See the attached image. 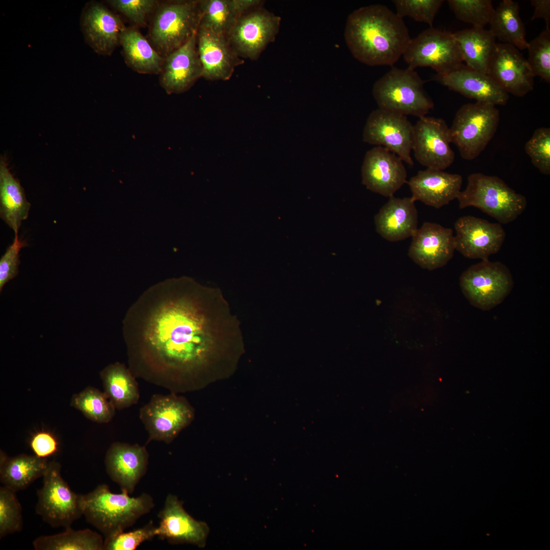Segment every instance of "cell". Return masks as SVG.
Listing matches in <instances>:
<instances>
[{
	"label": "cell",
	"instance_id": "7bdbcfd3",
	"mask_svg": "<svg viewBox=\"0 0 550 550\" xmlns=\"http://www.w3.org/2000/svg\"><path fill=\"white\" fill-rule=\"evenodd\" d=\"M26 245L25 241L15 234L13 243L7 249L0 259V291L9 281L14 279L18 273L20 263L19 253L20 250Z\"/></svg>",
	"mask_w": 550,
	"mask_h": 550
},
{
	"label": "cell",
	"instance_id": "5bb4252c",
	"mask_svg": "<svg viewBox=\"0 0 550 550\" xmlns=\"http://www.w3.org/2000/svg\"><path fill=\"white\" fill-rule=\"evenodd\" d=\"M450 130L441 118L423 116L414 125L412 150L416 159L427 168L444 170L454 162Z\"/></svg>",
	"mask_w": 550,
	"mask_h": 550
},
{
	"label": "cell",
	"instance_id": "f6af8a7d",
	"mask_svg": "<svg viewBox=\"0 0 550 550\" xmlns=\"http://www.w3.org/2000/svg\"><path fill=\"white\" fill-rule=\"evenodd\" d=\"M532 6L534 7V13L531 20L541 18L545 22V28L549 29L550 23V1L549 0H532Z\"/></svg>",
	"mask_w": 550,
	"mask_h": 550
},
{
	"label": "cell",
	"instance_id": "f546056e",
	"mask_svg": "<svg viewBox=\"0 0 550 550\" xmlns=\"http://www.w3.org/2000/svg\"><path fill=\"white\" fill-rule=\"evenodd\" d=\"M453 34L465 65L487 74L497 44L489 30L473 27Z\"/></svg>",
	"mask_w": 550,
	"mask_h": 550
},
{
	"label": "cell",
	"instance_id": "484cf974",
	"mask_svg": "<svg viewBox=\"0 0 550 550\" xmlns=\"http://www.w3.org/2000/svg\"><path fill=\"white\" fill-rule=\"evenodd\" d=\"M415 202L411 197H390L375 216L377 232L392 242L412 237L418 229V212Z\"/></svg>",
	"mask_w": 550,
	"mask_h": 550
},
{
	"label": "cell",
	"instance_id": "2e32d148",
	"mask_svg": "<svg viewBox=\"0 0 550 550\" xmlns=\"http://www.w3.org/2000/svg\"><path fill=\"white\" fill-rule=\"evenodd\" d=\"M159 524L156 535L172 544L189 543L204 547L209 528L207 523L193 518L174 494H169L163 508L158 514Z\"/></svg>",
	"mask_w": 550,
	"mask_h": 550
},
{
	"label": "cell",
	"instance_id": "5b68a950",
	"mask_svg": "<svg viewBox=\"0 0 550 550\" xmlns=\"http://www.w3.org/2000/svg\"><path fill=\"white\" fill-rule=\"evenodd\" d=\"M459 207H475L496 218L500 224H509L525 210L527 201L497 176L480 173L470 174L465 189L457 198Z\"/></svg>",
	"mask_w": 550,
	"mask_h": 550
},
{
	"label": "cell",
	"instance_id": "836d02e7",
	"mask_svg": "<svg viewBox=\"0 0 550 550\" xmlns=\"http://www.w3.org/2000/svg\"><path fill=\"white\" fill-rule=\"evenodd\" d=\"M33 545L36 550H103L104 540L90 529L69 527L60 533L38 537Z\"/></svg>",
	"mask_w": 550,
	"mask_h": 550
},
{
	"label": "cell",
	"instance_id": "8d00e7d4",
	"mask_svg": "<svg viewBox=\"0 0 550 550\" xmlns=\"http://www.w3.org/2000/svg\"><path fill=\"white\" fill-rule=\"evenodd\" d=\"M22 507L16 492L3 486L0 487V538L21 531Z\"/></svg>",
	"mask_w": 550,
	"mask_h": 550
},
{
	"label": "cell",
	"instance_id": "6da1fadb",
	"mask_svg": "<svg viewBox=\"0 0 550 550\" xmlns=\"http://www.w3.org/2000/svg\"><path fill=\"white\" fill-rule=\"evenodd\" d=\"M123 334L132 366L165 376L204 370L243 344L222 294L187 278L145 291L126 312Z\"/></svg>",
	"mask_w": 550,
	"mask_h": 550
},
{
	"label": "cell",
	"instance_id": "9a60e30c",
	"mask_svg": "<svg viewBox=\"0 0 550 550\" xmlns=\"http://www.w3.org/2000/svg\"><path fill=\"white\" fill-rule=\"evenodd\" d=\"M454 228L455 250L471 259L488 260L500 251L506 236L500 224L471 215L459 218Z\"/></svg>",
	"mask_w": 550,
	"mask_h": 550
},
{
	"label": "cell",
	"instance_id": "44dd1931",
	"mask_svg": "<svg viewBox=\"0 0 550 550\" xmlns=\"http://www.w3.org/2000/svg\"><path fill=\"white\" fill-rule=\"evenodd\" d=\"M432 80L477 102L504 105L509 94L487 74L463 64L446 73H436Z\"/></svg>",
	"mask_w": 550,
	"mask_h": 550
},
{
	"label": "cell",
	"instance_id": "cb8c5ba5",
	"mask_svg": "<svg viewBox=\"0 0 550 550\" xmlns=\"http://www.w3.org/2000/svg\"><path fill=\"white\" fill-rule=\"evenodd\" d=\"M197 43L202 77L206 80H229L235 68L244 63L225 36L199 26Z\"/></svg>",
	"mask_w": 550,
	"mask_h": 550
},
{
	"label": "cell",
	"instance_id": "277c9868",
	"mask_svg": "<svg viewBox=\"0 0 550 550\" xmlns=\"http://www.w3.org/2000/svg\"><path fill=\"white\" fill-rule=\"evenodd\" d=\"M200 19L198 1L160 2L151 16L148 40L165 58L197 32Z\"/></svg>",
	"mask_w": 550,
	"mask_h": 550
},
{
	"label": "cell",
	"instance_id": "d6a6232c",
	"mask_svg": "<svg viewBox=\"0 0 550 550\" xmlns=\"http://www.w3.org/2000/svg\"><path fill=\"white\" fill-rule=\"evenodd\" d=\"M104 393L116 409L121 410L138 403L140 393L138 383L123 364L116 362L100 373Z\"/></svg>",
	"mask_w": 550,
	"mask_h": 550
},
{
	"label": "cell",
	"instance_id": "8992f818",
	"mask_svg": "<svg viewBox=\"0 0 550 550\" xmlns=\"http://www.w3.org/2000/svg\"><path fill=\"white\" fill-rule=\"evenodd\" d=\"M426 81L409 67H393L374 83L372 94L380 109L421 118L434 106L424 89Z\"/></svg>",
	"mask_w": 550,
	"mask_h": 550
},
{
	"label": "cell",
	"instance_id": "ab89813d",
	"mask_svg": "<svg viewBox=\"0 0 550 550\" xmlns=\"http://www.w3.org/2000/svg\"><path fill=\"white\" fill-rule=\"evenodd\" d=\"M396 14L401 18L409 16L415 20L433 27L435 16L442 6V0H395Z\"/></svg>",
	"mask_w": 550,
	"mask_h": 550
},
{
	"label": "cell",
	"instance_id": "60d3db41",
	"mask_svg": "<svg viewBox=\"0 0 550 550\" xmlns=\"http://www.w3.org/2000/svg\"><path fill=\"white\" fill-rule=\"evenodd\" d=\"M112 7L125 16L136 27H145L160 2L156 0H109Z\"/></svg>",
	"mask_w": 550,
	"mask_h": 550
},
{
	"label": "cell",
	"instance_id": "ffe728a7",
	"mask_svg": "<svg viewBox=\"0 0 550 550\" xmlns=\"http://www.w3.org/2000/svg\"><path fill=\"white\" fill-rule=\"evenodd\" d=\"M80 26L87 43L98 54L110 56L120 45L125 28L120 17L102 4L90 2L80 18Z\"/></svg>",
	"mask_w": 550,
	"mask_h": 550
},
{
	"label": "cell",
	"instance_id": "7a4b0ae2",
	"mask_svg": "<svg viewBox=\"0 0 550 550\" xmlns=\"http://www.w3.org/2000/svg\"><path fill=\"white\" fill-rule=\"evenodd\" d=\"M344 38L354 58L370 66H393L411 40L403 18L382 5L363 7L350 13Z\"/></svg>",
	"mask_w": 550,
	"mask_h": 550
},
{
	"label": "cell",
	"instance_id": "603a6c76",
	"mask_svg": "<svg viewBox=\"0 0 550 550\" xmlns=\"http://www.w3.org/2000/svg\"><path fill=\"white\" fill-rule=\"evenodd\" d=\"M149 454L145 446L116 442L108 449L106 471L122 491L131 494L148 468Z\"/></svg>",
	"mask_w": 550,
	"mask_h": 550
},
{
	"label": "cell",
	"instance_id": "8fae6325",
	"mask_svg": "<svg viewBox=\"0 0 550 550\" xmlns=\"http://www.w3.org/2000/svg\"><path fill=\"white\" fill-rule=\"evenodd\" d=\"M281 18L262 5L254 7L238 18L227 39L240 58L257 60L279 33Z\"/></svg>",
	"mask_w": 550,
	"mask_h": 550
},
{
	"label": "cell",
	"instance_id": "4316f807",
	"mask_svg": "<svg viewBox=\"0 0 550 550\" xmlns=\"http://www.w3.org/2000/svg\"><path fill=\"white\" fill-rule=\"evenodd\" d=\"M199 26L227 37L240 16L263 5L260 0H199Z\"/></svg>",
	"mask_w": 550,
	"mask_h": 550
},
{
	"label": "cell",
	"instance_id": "3957f363",
	"mask_svg": "<svg viewBox=\"0 0 550 550\" xmlns=\"http://www.w3.org/2000/svg\"><path fill=\"white\" fill-rule=\"evenodd\" d=\"M81 506L87 521L106 539L132 526L154 508V503L148 493H143L138 497H131L124 491L115 493L108 485L102 484L81 494Z\"/></svg>",
	"mask_w": 550,
	"mask_h": 550
},
{
	"label": "cell",
	"instance_id": "e0dca14e",
	"mask_svg": "<svg viewBox=\"0 0 550 550\" xmlns=\"http://www.w3.org/2000/svg\"><path fill=\"white\" fill-rule=\"evenodd\" d=\"M487 74L508 94L524 97L534 88V78L527 59L516 47L497 43Z\"/></svg>",
	"mask_w": 550,
	"mask_h": 550
},
{
	"label": "cell",
	"instance_id": "d590c367",
	"mask_svg": "<svg viewBox=\"0 0 550 550\" xmlns=\"http://www.w3.org/2000/svg\"><path fill=\"white\" fill-rule=\"evenodd\" d=\"M448 3L457 19L474 28H484L494 10L490 0H449Z\"/></svg>",
	"mask_w": 550,
	"mask_h": 550
},
{
	"label": "cell",
	"instance_id": "d6986e66",
	"mask_svg": "<svg viewBox=\"0 0 550 550\" xmlns=\"http://www.w3.org/2000/svg\"><path fill=\"white\" fill-rule=\"evenodd\" d=\"M455 250L451 229L425 222L412 236L408 255L423 268L432 270L446 265L453 256Z\"/></svg>",
	"mask_w": 550,
	"mask_h": 550
},
{
	"label": "cell",
	"instance_id": "ac0fdd59",
	"mask_svg": "<svg viewBox=\"0 0 550 550\" xmlns=\"http://www.w3.org/2000/svg\"><path fill=\"white\" fill-rule=\"evenodd\" d=\"M362 183L371 191L391 197L406 182L403 161L385 148L376 146L367 152L362 167Z\"/></svg>",
	"mask_w": 550,
	"mask_h": 550
},
{
	"label": "cell",
	"instance_id": "ee69618b",
	"mask_svg": "<svg viewBox=\"0 0 550 550\" xmlns=\"http://www.w3.org/2000/svg\"><path fill=\"white\" fill-rule=\"evenodd\" d=\"M30 446L35 455L42 458L54 454L58 449V443L55 437L45 431L35 433L31 439Z\"/></svg>",
	"mask_w": 550,
	"mask_h": 550
},
{
	"label": "cell",
	"instance_id": "d4e9b609",
	"mask_svg": "<svg viewBox=\"0 0 550 550\" xmlns=\"http://www.w3.org/2000/svg\"><path fill=\"white\" fill-rule=\"evenodd\" d=\"M462 184L460 175L430 168L419 171L408 182L414 201H420L435 208L457 199Z\"/></svg>",
	"mask_w": 550,
	"mask_h": 550
},
{
	"label": "cell",
	"instance_id": "ba28073f",
	"mask_svg": "<svg viewBox=\"0 0 550 550\" xmlns=\"http://www.w3.org/2000/svg\"><path fill=\"white\" fill-rule=\"evenodd\" d=\"M37 491L36 512L53 528L71 527L82 515L81 496L73 491L61 475V465L49 461Z\"/></svg>",
	"mask_w": 550,
	"mask_h": 550
},
{
	"label": "cell",
	"instance_id": "e575fe53",
	"mask_svg": "<svg viewBox=\"0 0 550 550\" xmlns=\"http://www.w3.org/2000/svg\"><path fill=\"white\" fill-rule=\"evenodd\" d=\"M70 404L89 420L99 423L109 422L115 414L116 408L106 394L93 387L73 395Z\"/></svg>",
	"mask_w": 550,
	"mask_h": 550
},
{
	"label": "cell",
	"instance_id": "1f68e13d",
	"mask_svg": "<svg viewBox=\"0 0 550 550\" xmlns=\"http://www.w3.org/2000/svg\"><path fill=\"white\" fill-rule=\"evenodd\" d=\"M490 30L494 37L503 43L518 49L527 48L525 25L519 15V6L512 0L501 2L492 13Z\"/></svg>",
	"mask_w": 550,
	"mask_h": 550
},
{
	"label": "cell",
	"instance_id": "b9f144b4",
	"mask_svg": "<svg viewBox=\"0 0 550 550\" xmlns=\"http://www.w3.org/2000/svg\"><path fill=\"white\" fill-rule=\"evenodd\" d=\"M156 527L150 521L142 528L128 532L123 531L106 538L103 550H134L143 542L156 536Z\"/></svg>",
	"mask_w": 550,
	"mask_h": 550
},
{
	"label": "cell",
	"instance_id": "4dcf8cb0",
	"mask_svg": "<svg viewBox=\"0 0 550 550\" xmlns=\"http://www.w3.org/2000/svg\"><path fill=\"white\" fill-rule=\"evenodd\" d=\"M49 461L36 455L20 454L9 457L1 453L0 481L15 492L26 488L37 479L43 477Z\"/></svg>",
	"mask_w": 550,
	"mask_h": 550
},
{
	"label": "cell",
	"instance_id": "9c48e42d",
	"mask_svg": "<svg viewBox=\"0 0 550 550\" xmlns=\"http://www.w3.org/2000/svg\"><path fill=\"white\" fill-rule=\"evenodd\" d=\"M460 286L472 306L489 310L501 304L510 293L513 280L506 265L488 259L465 270L460 276Z\"/></svg>",
	"mask_w": 550,
	"mask_h": 550
},
{
	"label": "cell",
	"instance_id": "f1b7e54d",
	"mask_svg": "<svg viewBox=\"0 0 550 550\" xmlns=\"http://www.w3.org/2000/svg\"><path fill=\"white\" fill-rule=\"evenodd\" d=\"M120 45L127 65L140 74H159L164 61L136 26L125 28L120 37Z\"/></svg>",
	"mask_w": 550,
	"mask_h": 550
},
{
	"label": "cell",
	"instance_id": "30bf717a",
	"mask_svg": "<svg viewBox=\"0 0 550 550\" xmlns=\"http://www.w3.org/2000/svg\"><path fill=\"white\" fill-rule=\"evenodd\" d=\"M403 56L410 68L429 67L437 74L446 73L463 64L454 34L433 27L411 39Z\"/></svg>",
	"mask_w": 550,
	"mask_h": 550
},
{
	"label": "cell",
	"instance_id": "f35d334b",
	"mask_svg": "<svg viewBox=\"0 0 550 550\" xmlns=\"http://www.w3.org/2000/svg\"><path fill=\"white\" fill-rule=\"evenodd\" d=\"M531 163L543 175L550 174V128L536 129L525 146Z\"/></svg>",
	"mask_w": 550,
	"mask_h": 550
},
{
	"label": "cell",
	"instance_id": "7402d4cb",
	"mask_svg": "<svg viewBox=\"0 0 550 550\" xmlns=\"http://www.w3.org/2000/svg\"><path fill=\"white\" fill-rule=\"evenodd\" d=\"M197 33L183 45L164 58L159 79L160 86L168 94L187 91L202 77Z\"/></svg>",
	"mask_w": 550,
	"mask_h": 550
},
{
	"label": "cell",
	"instance_id": "52a82bcc",
	"mask_svg": "<svg viewBox=\"0 0 550 550\" xmlns=\"http://www.w3.org/2000/svg\"><path fill=\"white\" fill-rule=\"evenodd\" d=\"M499 122L500 113L496 106L477 102L465 104L456 113L449 128L451 142L462 158L473 160L492 139Z\"/></svg>",
	"mask_w": 550,
	"mask_h": 550
},
{
	"label": "cell",
	"instance_id": "83f0119b",
	"mask_svg": "<svg viewBox=\"0 0 550 550\" xmlns=\"http://www.w3.org/2000/svg\"><path fill=\"white\" fill-rule=\"evenodd\" d=\"M31 208L19 180L10 172L6 158L0 159V216L18 234Z\"/></svg>",
	"mask_w": 550,
	"mask_h": 550
},
{
	"label": "cell",
	"instance_id": "74e56055",
	"mask_svg": "<svg viewBox=\"0 0 550 550\" xmlns=\"http://www.w3.org/2000/svg\"><path fill=\"white\" fill-rule=\"evenodd\" d=\"M527 59L533 75L550 83V30L545 28L530 42Z\"/></svg>",
	"mask_w": 550,
	"mask_h": 550
},
{
	"label": "cell",
	"instance_id": "4fadbf2b",
	"mask_svg": "<svg viewBox=\"0 0 550 550\" xmlns=\"http://www.w3.org/2000/svg\"><path fill=\"white\" fill-rule=\"evenodd\" d=\"M413 136L414 125L406 116L379 108L369 115L363 133L364 142L385 148L410 166Z\"/></svg>",
	"mask_w": 550,
	"mask_h": 550
},
{
	"label": "cell",
	"instance_id": "7c38bea8",
	"mask_svg": "<svg viewBox=\"0 0 550 550\" xmlns=\"http://www.w3.org/2000/svg\"><path fill=\"white\" fill-rule=\"evenodd\" d=\"M140 417L148 433L147 443L154 440L170 444L190 423L194 412L181 397L157 394L141 408Z\"/></svg>",
	"mask_w": 550,
	"mask_h": 550
}]
</instances>
